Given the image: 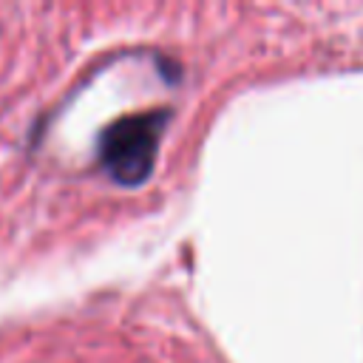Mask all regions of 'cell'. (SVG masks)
<instances>
[{
  "label": "cell",
  "mask_w": 363,
  "mask_h": 363,
  "mask_svg": "<svg viewBox=\"0 0 363 363\" xmlns=\"http://www.w3.org/2000/svg\"><path fill=\"white\" fill-rule=\"evenodd\" d=\"M167 111H145L116 119L99 139V162L119 184H139L150 176Z\"/></svg>",
  "instance_id": "obj_1"
}]
</instances>
